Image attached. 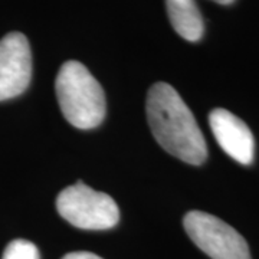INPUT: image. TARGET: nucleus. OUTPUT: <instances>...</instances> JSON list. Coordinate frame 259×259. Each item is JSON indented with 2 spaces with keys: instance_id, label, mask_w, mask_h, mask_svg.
Here are the masks:
<instances>
[{
  "instance_id": "obj_1",
  "label": "nucleus",
  "mask_w": 259,
  "mask_h": 259,
  "mask_svg": "<svg viewBox=\"0 0 259 259\" xmlns=\"http://www.w3.org/2000/svg\"><path fill=\"white\" fill-rule=\"evenodd\" d=\"M146 112L151 134L168 154L199 166L207 158L203 133L176 90L167 82L154 83L147 94Z\"/></svg>"
},
{
  "instance_id": "obj_2",
  "label": "nucleus",
  "mask_w": 259,
  "mask_h": 259,
  "mask_svg": "<svg viewBox=\"0 0 259 259\" xmlns=\"http://www.w3.org/2000/svg\"><path fill=\"white\" fill-rule=\"evenodd\" d=\"M55 90L59 108L74 127L95 128L104 121V90L85 65L78 61L65 62L56 76Z\"/></svg>"
},
{
  "instance_id": "obj_3",
  "label": "nucleus",
  "mask_w": 259,
  "mask_h": 259,
  "mask_svg": "<svg viewBox=\"0 0 259 259\" xmlns=\"http://www.w3.org/2000/svg\"><path fill=\"white\" fill-rule=\"evenodd\" d=\"M58 213L83 231H105L120 221V209L111 196L97 192L82 182L68 186L56 199Z\"/></svg>"
},
{
  "instance_id": "obj_4",
  "label": "nucleus",
  "mask_w": 259,
  "mask_h": 259,
  "mask_svg": "<svg viewBox=\"0 0 259 259\" xmlns=\"http://www.w3.org/2000/svg\"><path fill=\"white\" fill-rule=\"evenodd\" d=\"M183 226L194 245L212 259H250L241 233L210 213L192 210L185 216Z\"/></svg>"
},
{
  "instance_id": "obj_5",
  "label": "nucleus",
  "mask_w": 259,
  "mask_h": 259,
  "mask_svg": "<svg viewBox=\"0 0 259 259\" xmlns=\"http://www.w3.org/2000/svg\"><path fill=\"white\" fill-rule=\"evenodd\" d=\"M32 52L20 32H10L0 40V101L15 98L29 87Z\"/></svg>"
},
{
  "instance_id": "obj_6",
  "label": "nucleus",
  "mask_w": 259,
  "mask_h": 259,
  "mask_svg": "<svg viewBox=\"0 0 259 259\" xmlns=\"http://www.w3.org/2000/svg\"><path fill=\"white\" fill-rule=\"evenodd\" d=\"M209 125L223 151L241 164H250L255 157V139L249 127L228 110L216 108L209 115Z\"/></svg>"
},
{
  "instance_id": "obj_7",
  "label": "nucleus",
  "mask_w": 259,
  "mask_h": 259,
  "mask_svg": "<svg viewBox=\"0 0 259 259\" xmlns=\"http://www.w3.org/2000/svg\"><path fill=\"white\" fill-rule=\"evenodd\" d=\"M170 23L180 36L197 42L203 36L204 23L196 0H166Z\"/></svg>"
},
{
  "instance_id": "obj_8",
  "label": "nucleus",
  "mask_w": 259,
  "mask_h": 259,
  "mask_svg": "<svg viewBox=\"0 0 259 259\" xmlns=\"http://www.w3.org/2000/svg\"><path fill=\"white\" fill-rule=\"evenodd\" d=\"M2 259H40L36 245L25 239H15L6 246Z\"/></svg>"
},
{
  "instance_id": "obj_9",
  "label": "nucleus",
  "mask_w": 259,
  "mask_h": 259,
  "mask_svg": "<svg viewBox=\"0 0 259 259\" xmlns=\"http://www.w3.org/2000/svg\"><path fill=\"white\" fill-rule=\"evenodd\" d=\"M62 259H102L101 256L91 253V252H71L66 253Z\"/></svg>"
},
{
  "instance_id": "obj_10",
  "label": "nucleus",
  "mask_w": 259,
  "mask_h": 259,
  "mask_svg": "<svg viewBox=\"0 0 259 259\" xmlns=\"http://www.w3.org/2000/svg\"><path fill=\"white\" fill-rule=\"evenodd\" d=\"M210 2H214V3H219V5H232L235 0H210Z\"/></svg>"
}]
</instances>
